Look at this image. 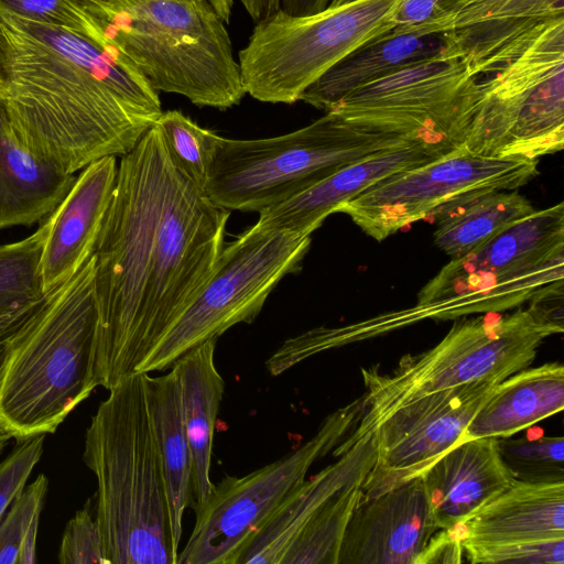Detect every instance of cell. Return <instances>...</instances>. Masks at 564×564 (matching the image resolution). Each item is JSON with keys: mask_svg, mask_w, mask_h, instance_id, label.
Instances as JSON below:
<instances>
[{"mask_svg": "<svg viewBox=\"0 0 564 564\" xmlns=\"http://www.w3.org/2000/svg\"><path fill=\"white\" fill-rule=\"evenodd\" d=\"M230 212L170 159L152 124L118 163L94 258L95 377L109 390L194 301L224 248Z\"/></svg>", "mask_w": 564, "mask_h": 564, "instance_id": "cell-1", "label": "cell"}, {"mask_svg": "<svg viewBox=\"0 0 564 564\" xmlns=\"http://www.w3.org/2000/svg\"><path fill=\"white\" fill-rule=\"evenodd\" d=\"M0 63L18 138L67 173L127 154L163 112L118 50L64 29L0 13Z\"/></svg>", "mask_w": 564, "mask_h": 564, "instance_id": "cell-2", "label": "cell"}, {"mask_svg": "<svg viewBox=\"0 0 564 564\" xmlns=\"http://www.w3.org/2000/svg\"><path fill=\"white\" fill-rule=\"evenodd\" d=\"M86 430L83 459L97 480L96 519L108 564H177L144 373L113 384Z\"/></svg>", "mask_w": 564, "mask_h": 564, "instance_id": "cell-3", "label": "cell"}, {"mask_svg": "<svg viewBox=\"0 0 564 564\" xmlns=\"http://www.w3.org/2000/svg\"><path fill=\"white\" fill-rule=\"evenodd\" d=\"M94 258L48 292L11 339L0 422L20 441L51 434L98 387Z\"/></svg>", "mask_w": 564, "mask_h": 564, "instance_id": "cell-4", "label": "cell"}, {"mask_svg": "<svg viewBox=\"0 0 564 564\" xmlns=\"http://www.w3.org/2000/svg\"><path fill=\"white\" fill-rule=\"evenodd\" d=\"M105 44L159 93L225 110L245 97L225 21L208 0H79Z\"/></svg>", "mask_w": 564, "mask_h": 564, "instance_id": "cell-5", "label": "cell"}, {"mask_svg": "<svg viewBox=\"0 0 564 564\" xmlns=\"http://www.w3.org/2000/svg\"><path fill=\"white\" fill-rule=\"evenodd\" d=\"M409 141L416 140L358 126L334 112L278 137H220L204 192L229 212L260 213L352 162Z\"/></svg>", "mask_w": 564, "mask_h": 564, "instance_id": "cell-6", "label": "cell"}, {"mask_svg": "<svg viewBox=\"0 0 564 564\" xmlns=\"http://www.w3.org/2000/svg\"><path fill=\"white\" fill-rule=\"evenodd\" d=\"M560 334L527 310L495 319L456 322L433 348L403 356L389 373L361 369L365 394L358 424L334 449L337 456L371 435L391 412L425 394L479 380L502 381L529 367L541 343Z\"/></svg>", "mask_w": 564, "mask_h": 564, "instance_id": "cell-7", "label": "cell"}, {"mask_svg": "<svg viewBox=\"0 0 564 564\" xmlns=\"http://www.w3.org/2000/svg\"><path fill=\"white\" fill-rule=\"evenodd\" d=\"M564 145V15L550 20L477 78L463 148L538 161Z\"/></svg>", "mask_w": 564, "mask_h": 564, "instance_id": "cell-8", "label": "cell"}, {"mask_svg": "<svg viewBox=\"0 0 564 564\" xmlns=\"http://www.w3.org/2000/svg\"><path fill=\"white\" fill-rule=\"evenodd\" d=\"M402 0L329 3L307 15L281 10L256 22L238 53L246 94L270 104H294L334 65L394 28Z\"/></svg>", "mask_w": 564, "mask_h": 564, "instance_id": "cell-9", "label": "cell"}, {"mask_svg": "<svg viewBox=\"0 0 564 564\" xmlns=\"http://www.w3.org/2000/svg\"><path fill=\"white\" fill-rule=\"evenodd\" d=\"M564 278V204L534 210L474 252L452 259L419 293L434 318L517 306Z\"/></svg>", "mask_w": 564, "mask_h": 564, "instance_id": "cell-10", "label": "cell"}, {"mask_svg": "<svg viewBox=\"0 0 564 564\" xmlns=\"http://www.w3.org/2000/svg\"><path fill=\"white\" fill-rule=\"evenodd\" d=\"M311 236L257 221L224 246L208 281L135 372L170 369L198 345L217 339L239 323L253 322L280 281L300 269Z\"/></svg>", "mask_w": 564, "mask_h": 564, "instance_id": "cell-11", "label": "cell"}, {"mask_svg": "<svg viewBox=\"0 0 564 564\" xmlns=\"http://www.w3.org/2000/svg\"><path fill=\"white\" fill-rule=\"evenodd\" d=\"M478 75L447 41L436 55L348 94L326 112L453 151L463 148Z\"/></svg>", "mask_w": 564, "mask_h": 564, "instance_id": "cell-12", "label": "cell"}, {"mask_svg": "<svg viewBox=\"0 0 564 564\" xmlns=\"http://www.w3.org/2000/svg\"><path fill=\"white\" fill-rule=\"evenodd\" d=\"M361 412L360 399H356L326 416L313 437L282 458L246 476H226L214 484L208 500L195 513L177 564H234L245 544L305 480L311 466L356 427Z\"/></svg>", "mask_w": 564, "mask_h": 564, "instance_id": "cell-13", "label": "cell"}, {"mask_svg": "<svg viewBox=\"0 0 564 564\" xmlns=\"http://www.w3.org/2000/svg\"><path fill=\"white\" fill-rule=\"evenodd\" d=\"M536 174L538 161L484 156L458 148L382 178L336 213L347 214L368 236L382 241L464 194L517 189Z\"/></svg>", "mask_w": 564, "mask_h": 564, "instance_id": "cell-14", "label": "cell"}, {"mask_svg": "<svg viewBox=\"0 0 564 564\" xmlns=\"http://www.w3.org/2000/svg\"><path fill=\"white\" fill-rule=\"evenodd\" d=\"M496 380L433 392L399 406L372 432L376 459L361 501L420 477L451 449L487 400Z\"/></svg>", "mask_w": 564, "mask_h": 564, "instance_id": "cell-15", "label": "cell"}, {"mask_svg": "<svg viewBox=\"0 0 564 564\" xmlns=\"http://www.w3.org/2000/svg\"><path fill=\"white\" fill-rule=\"evenodd\" d=\"M421 476L360 501L337 564H415L437 531Z\"/></svg>", "mask_w": 564, "mask_h": 564, "instance_id": "cell-16", "label": "cell"}, {"mask_svg": "<svg viewBox=\"0 0 564 564\" xmlns=\"http://www.w3.org/2000/svg\"><path fill=\"white\" fill-rule=\"evenodd\" d=\"M118 171L116 156L85 166L45 219L41 274L45 294L72 278L93 256L110 205Z\"/></svg>", "mask_w": 564, "mask_h": 564, "instance_id": "cell-17", "label": "cell"}, {"mask_svg": "<svg viewBox=\"0 0 564 564\" xmlns=\"http://www.w3.org/2000/svg\"><path fill=\"white\" fill-rule=\"evenodd\" d=\"M454 151V150H453ZM451 151L409 141L352 162L291 198L259 213L264 227L312 235L338 207L382 178L434 161Z\"/></svg>", "mask_w": 564, "mask_h": 564, "instance_id": "cell-18", "label": "cell"}, {"mask_svg": "<svg viewBox=\"0 0 564 564\" xmlns=\"http://www.w3.org/2000/svg\"><path fill=\"white\" fill-rule=\"evenodd\" d=\"M421 478L438 530L463 524L514 480L498 437L457 442Z\"/></svg>", "mask_w": 564, "mask_h": 564, "instance_id": "cell-19", "label": "cell"}, {"mask_svg": "<svg viewBox=\"0 0 564 564\" xmlns=\"http://www.w3.org/2000/svg\"><path fill=\"white\" fill-rule=\"evenodd\" d=\"M339 456L292 490L240 550L234 564H280L305 523L327 500L367 478L376 459L372 435L355 442Z\"/></svg>", "mask_w": 564, "mask_h": 564, "instance_id": "cell-20", "label": "cell"}, {"mask_svg": "<svg viewBox=\"0 0 564 564\" xmlns=\"http://www.w3.org/2000/svg\"><path fill=\"white\" fill-rule=\"evenodd\" d=\"M458 527L462 546L564 539V481L514 479Z\"/></svg>", "mask_w": 564, "mask_h": 564, "instance_id": "cell-21", "label": "cell"}, {"mask_svg": "<svg viewBox=\"0 0 564 564\" xmlns=\"http://www.w3.org/2000/svg\"><path fill=\"white\" fill-rule=\"evenodd\" d=\"M447 41L479 76L509 44L564 15V0H451Z\"/></svg>", "mask_w": 564, "mask_h": 564, "instance_id": "cell-22", "label": "cell"}, {"mask_svg": "<svg viewBox=\"0 0 564 564\" xmlns=\"http://www.w3.org/2000/svg\"><path fill=\"white\" fill-rule=\"evenodd\" d=\"M75 180L21 142L0 99V230L46 219Z\"/></svg>", "mask_w": 564, "mask_h": 564, "instance_id": "cell-23", "label": "cell"}, {"mask_svg": "<svg viewBox=\"0 0 564 564\" xmlns=\"http://www.w3.org/2000/svg\"><path fill=\"white\" fill-rule=\"evenodd\" d=\"M217 339L181 356L172 366L181 386L183 423L192 457L191 507L197 513L214 484L210 464L215 425L225 393V380L215 364Z\"/></svg>", "mask_w": 564, "mask_h": 564, "instance_id": "cell-24", "label": "cell"}, {"mask_svg": "<svg viewBox=\"0 0 564 564\" xmlns=\"http://www.w3.org/2000/svg\"><path fill=\"white\" fill-rule=\"evenodd\" d=\"M563 406V365L547 362L527 367L495 386L459 441L512 436L561 412Z\"/></svg>", "mask_w": 564, "mask_h": 564, "instance_id": "cell-25", "label": "cell"}, {"mask_svg": "<svg viewBox=\"0 0 564 564\" xmlns=\"http://www.w3.org/2000/svg\"><path fill=\"white\" fill-rule=\"evenodd\" d=\"M445 46L446 33L397 34L390 30L334 65L302 94L300 100L326 112L354 90L434 56Z\"/></svg>", "mask_w": 564, "mask_h": 564, "instance_id": "cell-26", "label": "cell"}, {"mask_svg": "<svg viewBox=\"0 0 564 564\" xmlns=\"http://www.w3.org/2000/svg\"><path fill=\"white\" fill-rule=\"evenodd\" d=\"M148 405L164 474L173 541L178 550L183 514L191 505L192 457L186 437L176 371L144 373Z\"/></svg>", "mask_w": 564, "mask_h": 564, "instance_id": "cell-27", "label": "cell"}, {"mask_svg": "<svg viewBox=\"0 0 564 564\" xmlns=\"http://www.w3.org/2000/svg\"><path fill=\"white\" fill-rule=\"evenodd\" d=\"M534 210L517 189L470 192L431 214L437 225L434 243L452 259L462 258Z\"/></svg>", "mask_w": 564, "mask_h": 564, "instance_id": "cell-28", "label": "cell"}, {"mask_svg": "<svg viewBox=\"0 0 564 564\" xmlns=\"http://www.w3.org/2000/svg\"><path fill=\"white\" fill-rule=\"evenodd\" d=\"M360 479L327 500L305 523L280 564H337L341 540L362 497Z\"/></svg>", "mask_w": 564, "mask_h": 564, "instance_id": "cell-29", "label": "cell"}, {"mask_svg": "<svg viewBox=\"0 0 564 564\" xmlns=\"http://www.w3.org/2000/svg\"><path fill=\"white\" fill-rule=\"evenodd\" d=\"M46 234L44 221L26 238L0 245V316L46 295L41 274Z\"/></svg>", "mask_w": 564, "mask_h": 564, "instance_id": "cell-30", "label": "cell"}, {"mask_svg": "<svg viewBox=\"0 0 564 564\" xmlns=\"http://www.w3.org/2000/svg\"><path fill=\"white\" fill-rule=\"evenodd\" d=\"M154 124L175 167L205 191L220 135L178 110L163 111Z\"/></svg>", "mask_w": 564, "mask_h": 564, "instance_id": "cell-31", "label": "cell"}, {"mask_svg": "<svg viewBox=\"0 0 564 564\" xmlns=\"http://www.w3.org/2000/svg\"><path fill=\"white\" fill-rule=\"evenodd\" d=\"M501 458L516 480L531 484L564 481V438L498 437Z\"/></svg>", "mask_w": 564, "mask_h": 564, "instance_id": "cell-32", "label": "cell"}, {"mask_svg": "<svg viewBox=\"0 0 564 564\" xmlns=\"http://www.w3.org/2000/svg\"><path fill=\"white\" fill-rule=\"evenodd\" d=\"M0 13L64 29L106 45L79 0H0Z\"/></svg>", "mask_w": 564, "mask_h": 564, "instance_id": "cell-33", "label": "cell"}, {"mask_svg": "<svg viewBox=\"0 0 564 564\" xmlns=\"http://www.w3.org/2000/svg\"><path fill=\"white\" fill-rule=\"evenodd\" d=\"M47 487V477L40 474L1 519L0 564H18L22 541L31 525L40 520Z\"/></svg>", "mask_w": 564, "mask_h": 564, "instance_id": "cell-34", "label": "cell"}, {"mask_svg": "<svg viewBox=\"0 0 564 564\" xmlns=\"http://www.w3.org/2000/svg\"><path fill=\"white\" fill-rule=\"evenodd\" d=\"M474 564H563L564 539L532 543L464 545Z\"/></svg>", "mask_w": 564, "mask_h": 564, "instance_id": "cell-35", "label": "cell"}, {"mask_svg": "<svg viewBox=\"0 0 564 564\" xmlns=\"http://www.w3.org/2000/svg\"><path fill=\"white\" fill-rule=\"evenodd\" d=\"M57 557L61 564H108L98 521L88 507L67 522Z\"/></svg>", "mask_w": 564, "mask_h": 564, "instance_id": "cell-36", "label": "cell"}, {"mask_svg": "<svg viewBox=\"0 0 564 564\" xmlns=\"http://www.w3.org/2000/svg\"><path fill=\"white\" fill-rule=\"evenodd\" d=\"M45 434L18 441L0 462V521L23 492L26 481L44 451Z\"/></svg>", "mask_w": 564, "mask_h": 564, "instance_id": "cell-37", "label": "cell"}, {"mask_svg": "<svg viewBox=\"0 0 564 564\" xmlns=\"http://www.w3.org/2000/svg\"><path fill=\"white\" fill-rule=\"evenodd\" d=\"M463 554L459 527L437 530L415 564L460 563Z\"/></svg>", "mask_w": 564, "mask_h": 564, "instance_id": "cell-38", "label": "cell"}, {"mask_svg": "<svg viewBox=\"0 0 564 564\" xmlns=\"http://www.w3.org/2000/svg\"><path fill=\"white\" fill-rule=\"evenodd\" d=\"M563 281L552 283L541 289L530 299L528 307L532 315L542 323L563 333Z\"/></svg>", "mask_w": 564, "mask_h": 564, "instance_id": "cell-39", "label": "cell"}, {"mask_svg": "<svg viewBox=\"0 0 564 564\" xmlns=\"http://www.w3.org/2000/svg\"><path fill=\"white\" fill-rule=\"evenodd\" d=\"M43 299L0 316V378L8 357L12 337L33 314ZM12 438V435L0 422V454Z\"/></svg>", "mask_w": 564, "mask_h": 564, "instance_id": "cell-40", "label": "cell"}, {"mask_svg": "<svg viewBox=\"0 0 564 564\" xmlns=\"http://www.w3.org/2000/svg\"><path fill=\"white\" fill-rule=\"evenodd\" d=\"M330 0H280V9L290 15H307L325 9Z\"/></svg>", "mask_w": 564, "mask_h": 564, "instance_id": "cell-41", "label": "cell"}, {"mask_svg": "<svg viewBox=\"0 0 564 564\" xmlns=\"http://www.w3.org/2000/svg\"><path fill=\"white\" fill-rule=\"evenodd\" d=\"M253 21H260L280 9V0H238Z\"/></svg>", "mask_w": 564, "mask_h": 564, "instance_id": "cell-42", "label": "cell"}, {"mask_svg": "<svg viewBox=\"0 0 564 564\" xmlns=\"http://www.w3.org/2000/svg\"><path fill=\"white\" fill-rule=\"evenodd\" d=\"M215 8L217 13L224 19L229 20L231 17L235 0H208Z\"/></svg>", "mask_w": 564, "mask_h": 564, "instance_id": "cell-43", "label": "cell"}, {"mask_svg": "<svg viewBox=\"0 0 564 564\" xmlns=\"http://www.w3.org/2000/svg\"><path fill=\"white\" fill-rule=\"evenodd\" d=\"M3 95H4V78H3L1 63H0V99L3 98Z\"/></svg>", "mask_w": 564, "mask_h": 564, "instance_id": "cell-44", "label": "cell"}, {"mask_svg": "<svg viewBox=\"0 0 564 564\" xmlns=\"http://www.w3.org/2000/svg\"><path fill=\"white\" fill-rule=\"evenodd\" d=\"M346 1H350V0H330V2H329V3H332V4H338V3L346 2ZM329 3H328V4H329Z\"/></svg>", "mask_w": 564, "mask_h": 564, "instance_id": "cell-45", "label": "cell"}]
</instances>
